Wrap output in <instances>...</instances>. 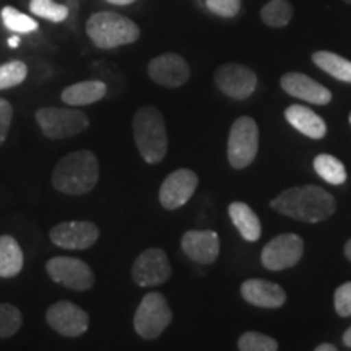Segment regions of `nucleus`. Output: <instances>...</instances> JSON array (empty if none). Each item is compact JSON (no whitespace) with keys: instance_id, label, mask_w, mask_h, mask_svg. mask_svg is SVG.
Instances as JSON below:
<instances>
[{"instance_id":"nucleus-1","label":"nucleus","mask_w":351,"mask_h":351,"mask_svg":"<svg viewBox=\"0 0 351 351\" xmlns=\"http://www.w3.org/2000/svg\"><path fill=\"white\" fill-rule=\"evenodd\" d=\"M278 213L302 223L326 221L335 213L337 202L326 189L319 186H298L283 191L270 202Z\"/></svg>"},{"instance_id":"nucleus-2","label":"nucleus","mask_w":351,"mask_h":351,"mask_svg":"<svg viewBox=\"0 0 351 351\" xmlns=\"http://www.w3.org/2000/svg\"><path fill=\"white\" fill-rule=\"evenodd\" d=\"M99 179L98 158L90 150L69 153L57 161L52 171V186L67 195L91 192Z\"/></svg>"},{"instance_id":"nucleus-3","label":"nucleus","mask_w":351,"mask_h":351,"mask_svg":"<svg viewBox=\"0 0 351 351\" xmlns=\"http://www.w3.org/2000/svg\"><path fill=\"white\" fill-rule=\"evenodd\" d=\"M132 127H134V138L140 156L148 165L163 161L168 152V132H166L163 114L155 106L140 108L135 112Z\"/></svg>"},{"instance_id":"nucleus-4","label":"nucleus","mask_w":351,"mask_h":351,"mask_svg":"<svg viewBox=\"0 0 351 351\" xmlns=\"http://www.w3.org/2000/svg\"><path fill=\"white\" fill-rule=\"evenodd\" d=\"M86 34L101 49H112L137 41L140 28L119 13L98 12L86 21Z\"/></svg>"},{"instance_id":"nucleus-5","label":"nucleus","mask_w":351,"mask_h":351,"mask_svg":"<svg viewBox=\"0 0 351 351\" xmlns=\"http://www.w3.org/2000/svg\"><path fill=\"white\" fill-rule=\"evenodd\" d=\"M173 313L161 293H148L134 315V328L145 340H155L169 327Z\"/></svg>"},{"instance_id":"nucleus-6","label":"nucleus","mask_w":351,"mask_h":351,"mask_svg":"<svg viewBox=\"0 0 351 351\" xmlns=\"http://www.w3.org/2000/svg\"><path fill=\"white\" fill-rule=\"evenodd\" d=\"M258 150V127L252 117L243 116L231 125L228 137V161L231 168L244 169L256 160Z\"/></svg>"},{"instance_id":"nucleus-7","label":"nucleus","mask_w":351,"mask_h":351,"mask_svg":"<svg viewBox=\"0 0 351 351\" xmlns=\"http://www.w3.org/2000/svg\"><path fill=\"white\" fill-rule=\"evenodd\" d=\"M39 129L49 138H67L88 129L86 114L72 108H41L36 111Z\"/></svg>"},{"instance_id":"nucleus-8","label":"nucleus","mask_w":351,"mask_h":351,"mask_svg":"<svg viewBox=\"0 0 351 351\" xmlns=\"http://www.w3.org/2000/svg\"><path fill=\"white\" fill-rule=\"evenodd\" d=\"M46 271L51 280L73 291H88L95 285L93 270L75 257H52L46 262Z\"/></svg>"},{"instance_id":"nucleus-9","label":"nucleus","mask_w":351,"mask_h":351,"mask_svg":"<svg viewBox=\"0 0 351 351\" xmlns=\"http://www.w3.org/2000/svg\"><path fill=\"white\" fill-rule=\"evenodd\" d=\"M304 254V241L293 232H285L274 238L262 249V265L265 269L280 271L295 267Z\"/></svg>"},{"instance_id":"nucleus-10","label":"nucleus","mask_w":351,"mask_h":351,"mask_svg":"<svg viewBox=\"0 0 351 351\" xmlns=\"http://www.w3.org/2000/svg\"><path fill=\"white\" fill-rule=\"evenodd\" d=\"M171 276V265L165 251L152 247L135 258L132 267V280L142 288L160 287Z\"/></svg>"},{"instance_id":"nucleus-11","label":"nucleus","mask_w":351,"mask_h":351,"mask_svg":"<svg viewBox=\"0 0 351 351\" xmlns=\"http://www.w3.org/2000/svg\"><path fill=\"white\" fill-rule=\"evenodd\" d=\"M46 320L52 330L59 335L75 339L83 335L90 327V315L80 306L70 301H57L46 313Z\"/></svg>"},{"instance_id":"nucleus-12","label":"nucleus","mask_w":351,"mask_h":351,"mask_svg":"<svg viewBox=\"0 0 351 351\" xmlns=\"http://www.w3.org/2000/svg\"><path fill=\"white\" fill-rule=\"evenodd\" d=\"M215 83L221 93L234 99L249 98L257 88V75L252 69L239 64H225L215 72Z\"/></svg>"},{"instance_id":"nucleus-13","label":"nucleus","mask_w":351,"mask_h":351,"mask_svg":"<svg viewBox=\"0 0 351 351\" xmlns=\"http://www.w3.org/2000/svg\"><path fill=\"white\" fill-rule=\"evenodd\" d=\"M49 238L60 249L83 251L98 241L99 228L91 221H64L52 228Z\"/></svg>"},{"instance_id":"nucleus-14","label":"nucleus","mask_w":351,"mask_h":351,"mask_svg":"<svg viewBox=\"0 0 351 351\" xmlns=\"http://www.w3.org/2000/svg\"><path fill=\"white\" fill-rule=\"evenodd\" d=\"M199 186V176L191 169H178L165 179L160 189V204L166 210L184 207Z\"/></svg>"},{"instance_id":"nucleus-15","label":"nucleus","mask_w":351,"mask_h":351,"mask_svg":"<svg viewBox=\"0 0 351 351\" xmlns=\"http://www.w3.org/2000/svg\"><path fill=\"white\" fill-rule=\"evenodd\" d=\"M148 75L156 85L166 88H178L191 77V69L189 64L184 60V57L174 52L158 56L148 64Z\"/></svg>"},{"instance_id":"nucleus-16","label":"nucleus","mask_w":351,"mask_h":351,"mask_svg":"<svg viewBox=\"0 0 351 351\" xmlns=\"http://www.w3.org/2000/svg\"><path fill=\"white\" fill-rule=\"evenodd\" d=\"M282 88L288 95L304 99L307 103L326 106L332 101V91L319 82L300 72H289L282 77Z\"/></svg>"},{"instance_id":"nucleus-17","label":"nucleus","mask_w":351,"mask_h":351,"mask_svg":"<svg viewBox=\"0 0 351 351\" xmlns=\"http://www.w3.org/2000/svg\"><path fill=\"white\" fill-rule=\"evenodd\" d=\"M186 256L200 265H210L218 258L219 238L215 231H187L181 241Z\"/></svg>"},{"instance_id":"nucleus-18","label":"nucleus","mask_w":351,"mask_h":351,"mask_svg":"<svg viewBox=\"0 0 351 351\" xmlns=\"http://www.w3.org/2000/svg\"><path fill=\"white\" fill-rule=\"evenodd\" d=\"M241 296L249 304L263 307V309H278L287 302V293L280 285L261 278L245 280L241 285Z\"/></svg>"},{"instance_id":"nucleus-19","label":"nucleus","mask_w":351,"mask_h":351,"mask_svg":"<svg viewBox=\"0 0 351 351\" xmlns=\"http://www.w3.org/2000/svg\"><path fill=\"white\" fill-rule=\"evenodd\" d=\"M285 119L289 124L300 130L302 135L309 138H322L327 134V124L319 114H315L313 109L301 106V104H291L285 111Z\"/></svg>"},{"instance_id":"nucleus-20","label":"nucleus","mask_w":351,"mask_h":351,"mask_svg":"<svg viewBox=\"0 0 351 351\" xmlns=\"http://www.w3.org/2000/svg\"><path fill=\"white\" fill-rule=\"evenodd\" d=\"M232 225L238 228L239 234L249 243H256L262 236L261 219L256 212L244 202H232L228 208Z\"/></svg>"},{"instance_id":"nucleus-21","label":"nucleus","mask_w":351,"mask_h":351,"mask_svg":"<svg viewBox=\"0 0 351 351\" xmlns=\"http://www.w3.org/2000/svg\"><path fill=\"white\" fill-rule=\"evenodd\" d=\"M108 88L99 80L80 82L75 85H70L62 91V101L69 106H86V104L98 103L106 96Z\"/></svg>"},{"instance_id":"nucleus-22","label":"nucleus","mask_w":351,"mask_h":351,"mask_svg":"<svg viewBox=\"0 0 351 351\" xmlns=\"http://www.w3.org/2000/svg\"><path fill=\"white\" fill-rule=\"evenodd\" d=\"M23 251L12 236H0V278H13L23 269Z\"/></svg>"},{"instance_id":"nucleus-23","label":"nucleus","mask_w":351,"mask_h":351,"mask_svg":"<svg viewBox=\"0 0 351 351\" xmlns=\"http://www.w3.org/2000/svg\"><path fill=\"white\" fill-rule=\"evenodd\" d=\"M313 62L337 80L351 83V60L328 51H319L313 54Z\"/></svg>"},{"instance_id":"nucleus-24","label":"nucleus","mask_w":351,"mask_h":351,"mask_svg":"<svg viewBox=\"0 0 351 351\" xmlns=\"http://www.w3.org/2000/svg\"><path fill=\"white\" fill-rule=\"evenodd\" d=\"M314 169L324 181L332 184V186H340L348 178L345 165L341 163L339 158L327 155V153H322V155L314 158Z\"/></svg>"},{"instance_id":"nucleus-25","label":"nucleus","mask_w":351,"mask_h":351,"mask_svg":"<svg viewBox=\"0 0 351 351\" xmlns=\"http://www.w3.org/2000/svg\"><path fill=\"white\" fill-rule=\"evenodd\" d=\"M261 19L265 25L282 28L293 19V5L288 0H269L261 10Z\"/></svg>"},{"instance_id":"nucleus-26","label":"nucleus","mask_w":351,"mask_h":351,"mask_svg":"<svg viewBox=\"0 0 351 351\" xmlns=\"http://www.w3.org/2000/svg\"><path fill=\"white\" fill-rule=\"evenodd\" d=\"M2 21L7 29L13 33H33L38 29V21L33 20L32 16L25 15L13 7H3L2 10Z\"/></svg>"},{"instance_id":"nucleus-27","label":"nucleus","mask_w":351,"mask_h":351,"mask_svg":"<svg viewBox=\"0 0 351 351\" xmlns=\"http://www.w3.org/2000/svg\"><path fill=\"white\" fill-rule=\"evenodd\" d=\"M29 10L33 15L54 21V23H60L69 16V8L62 3L54 2V0H32Z\"/></svg>"},{"instance_id":"nucleus-28","label":"nucleus","mask_w":351,"mask_h":351,"mask_svg":"<svg viewBox=\"0 0 351 351\" xmlns=\"http://www.w3.org/2000/svg\"><path fill=\"white\" fill-rule=\"evenodd\" d=\"M23 315L19 307L2 302L0 304V339H8L20 330Z\"/></svg>"},{"instance_id":"nucleus-29","label":"nucleus","mask_w":351,"mask_h":351,"mask_svg":"<svg viewBox=\"0 0 351 351\" xmlns=\"http://www.w3.org/2000/svg\"><path fill=\"white\" fill-rule=\"evenodd\" d=\"M26 75H28V67L20 60H12V62L0 65V90L19 86L25 82Z\"/></svg>"},{"instance_id":"nucleus-30","label":"nucleus","mask_w":351,"mask_h":351,"mask_svg":"<svg viewBox=\"0 0 351 351\" xmlns=\"http://www.w3.org/2000/svg\"><path fill=\"white\" fill-rule=\"evenodd\" d=\"M238 348L241 351H275L278 350L276 340L258 332H245L239 337Z\"/></svg>"},{"instance_id":"nucleus-31","label":"nucleus","mask_w":351,"mask_h":351,"mask_svg":"<svg viewBox=\"0 0 351 351\" xmlns=\"http://www.w3.org/2000/svg\"><path fill=\"white\" fill-rule=\"evenodd\" d=\"M207 8L223 19H232L241 10V0H205Z\"/></svg>"},{"instance_id":"nucleus-32","label":"nucleus","mask_w":351,"mask_h":351,"mask_svg":"<svg viewBox=\"0 0 351 351\" xmlns=\"http://www.w3.org/2000/svg\"><path fill=\"white\" fill-rule=\"evenodd\" d=\"M333 301H335L337 314L341 315V317H350L351 315V282L340 285V287L335 289Z\"/></svg>"},{"instance_id":"nucleus-33","label":"nucleus","mask_w":351,"mask_h":351,"mask_svg":"<svg viewBox=\"0 0 351 351\" xmlns=\"http://www.w3.org/2000/svg\"><path fill=\"white\" fill-rule=\"evenodd\" d=\"M12 117H13V108L7 99L0 98V145L7 140L8 130L12 125Z\"/></svg>"},{"instance_id":"nucleus-34","label":"nucleus","mask_w":351,"mask_h":351,"mask_svg":"<svg viewBox=\"0 0 351 351\" xmlns=\"http://www.w3.org/2000/svg\"><path fill=\"white\" fill-rule=\"evenodd\" d=\"M315 351H337V346L330 343H322L315 346Z\"/></svg>"},{"instance_id":"nucleus-35","label":"nucleus","mask_w":351,"mask_h":351,"mask_svg":"<svg viewBox=\"0 0 351 351\" xmlns=\"http://www.w3.org/2000/svg\"><path fill=\"white\" fill-rule=\"evenodd\" d=\"M341 340H343V343L348 346V348H351V327L346 328V332L343 333V339Z\"/></svg>"},{"instance_id":"nucleus-36","label":"nucleus","mask_w":351,"mask_h":351,"mask_svg":"<svg viewBox=\"0 0 351 351\" xmlns=\"http://www.w3.org/2000/svg\"><path fill=\"white\" fill-rule=\"evenodd\" d=\"M109 3H114V5H129V3H134L135 0H106Z\"/></svg>"},{"instance_id":"nucleus-37","label":"nucleus","mask_w":351,"mask_h":351,"mask_svg":"<svg viewBox=\"0 0 351 351\" xmlns=\"http://www.w3.org/2000/svg\"><path fill=\"white\" fill-rule=\"evenodd\" d=\"M19 44H20V38L19 36H13V38L8 39V46L13 47V49H15V47H19Z\"/></svg>"},{"instance_id":"nucleus-38","label":"nucleus","mask_w":351,"mask_h":351,"mask_svg":"<svg viewBox=\"0 0 351 351\" xmlns=\"http://www.w3.org/2000/svg\"><path fill=\"white\" fill-rule=\"evenodd\" d=\"M345 256L351 262V239L346 241V244H345Z\"/></svg>"},{"instance_id":"nucleus-39","label":"nucleus","mask_w":351,"mask_h":351,"mask_svg":"<svg viewBox=\"0 0 351 351\" xmlns=\"http://www.w3.org/2000/svg\"><path fill=\"white\" fill-rule=\"evenodd\" d=\"M345 2H346V3H350V5H351V0H345Z\"/></svg>"},{"instance_id":"nucleus-40","label":"nucleus","mask_w":351,"mask_h":351,"mask_svg":"<svg viewBox=\"0 0 351 351\" xmlns=\"http://www.w3.org/2000/svg\"><path fill=\"white\" fill-rule=\"evenodd\" d=\"M350 125H351V114H350Z\"/></svg>"}]
</instances>
